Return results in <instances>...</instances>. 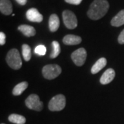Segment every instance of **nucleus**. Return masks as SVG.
<instances>
[{
	"instance_id": "25",
	"label": "nucleus",
	"mask_w": 124,
	"mask_h": 124,
	"mask_svg": "<svg viewBox=\"0 0 124 124\" xmlns=\"http://www.w3.org/2000/svg\"></svg>"
},
{
	"instance_id": "22",
	"label": "nucleus",
	"mask_w": 124,
	"mask_h": 124,
	"mask_svg": "<svg viewBox=\"0 0 124 124\" xmlns=\"http://www.w3.org/2000/svg\"><path fill=\"white\" fill-rule=\"evenodd\" d=\"M6 43V35L4 32H0V45L3 46Z\"/></svg>"
},
{
	"instance_id": "20",
	"label": "nucleus",
	"mask_w": 124,
	"mask_h": 124,
	"mask_svg": "<svg viewBox=\"0 0 124 124\" xmlns=\"http://www.w3.org/2000/svg\"><path fill=\"white\" fill-rule=\"evenodd\" d=\"M46 53V48L44 45H39L35 48V53L39 56H44Z\"/></svg>"
},
{
	"instance_id": "2",
	"label": "nucleus",
	"mask_w": 124,
	"mask_h": 124,
	"mask_svg": "<svg viewBox=\"0 0 124 124\" xmlns=\"http://www.w3.org/2000/svg\"><path fill=\"white\" fill-rule=\"evenodd\" d=\"M6 59L8 65L14 70H19L22 66V59L17 49L13 48L9 50Z\"/></svg>"
},
{
	"instance_id": "18",
	"label": "nucleus",
	"mask_w": 124,
	"mask_h": 124,
	"mask_svg": "<svg viewBox=\"0 0 124 124\" xmlns=\"http://www.w3.org/2000/svg\"><path fill=\"white\" fill-rule=\"evenodd\" d=\"M52 46H53V50L51 53L50 54V57L51 59H54L59 56V54L61 53V47L60 45L58 43L57 41H54L52 43Z\"/></svg>"
},
{
	"instance_id": "4",
	"label": "nucleus",
	"mask_w": 124,
	"mask_h": 124,
	"mask_svg": "<svg viewBox=\"0 0 124 124\" xmlns=\"http://www.w3.org/2000/svg\"><path fill=\"white\" fill-rule=\"evenodd\" d=\"M66 97L63 94H57L53 97L48 103V108L50 111H61L66 106Z\"/></svg>"
},
{
	"instance_id": "1",
	"label": "nucleus",
	"mask_w": 124,
	"mask_h": 124,
	"mask_svg": "<svg viewBox=\"0 0 124 124\" xmlns=\"http://www.w3.org/2000/svg\"><path fill=\"white\" fill-rule=\"evenodd\" d=\"M109 9V3L107 0H94L91 4L87 15L93 20H98L102 18Z\"/></svg>"
},
{
	"instance_id": "24",
	"label": "nucleus",
	"mask_w": 124,
	"mask_h": 124,
	"mask_svg": "<svg viewBox=\"0 0 124 124\" xmlns=\"http://www.w3.org/2000/svg\"><path fill=\"white\" fill-rule=\"evenodd\" d=\"M16 1L21 6H24L27 3V0H16Z\"/></svg>"
},
{
	"instance_id": "5",
	"label": "nucleus",
	"mask_w": 124,
	"mask_h": 124,
	"mask_svg": "<svg viewBox=\"0 0 124 124\" xmlns=\"http://www.w3.org/2000/svg\"><path fill=\"white\" fill-rule=\"evenodd\" d=\"M25 103L29 109L36 111H41L43 109L44 104L40 101L39 97L35 94L29 95L25 101Z\"/></svg>"
},
{
	"instance_id": "13",
	"label": "nucleus",
	"mask_w": 124,
	"mask_h": 124,
	"mask_svg": "<svg viewBox=\"0 0 124 124\" xmlns=\"http://www.w3.org/2000/svg\"><path fill=\"white\" fill-rule=\"evenodd\" d=\"M124 24V10H121L111 20L112 26L119 27Z\"/></svg>"
},
{
	"instance_id": "12",
	"label": "nucleus",
	"mask_w": 124,
	"mask_h": 124,
	"mask_svg": "<svg viewBox=\"0 0 124 124\" xmlns=\"http://www.w3.org/2000/svg\"><path fill=\"white\" fill-rule=\"evenodd\" d=\"M63 42L66 45H77L81 42V38L74 35H67L63 37Z\"/></svg>"
},
{
	"instance_id": "3",
	"label": "nucleus",
	"mask_w": 124,
	"mask_h": 124,
	"mask_svg": "<svg viewBox=\"0 0 124 124\" xmlns=\"http://www.w3.org/2000/svg\"><path fill=\"white\" fill-rule=\"evenodd\" d=\"M62 73V68L57 64H48L43 68L42 74L44 78L51 80L57 78Z\"/></svg>"
},
{
	"instance_id": "23",
	"label": "nucleus",
	"mask_w": 124,
	"mask_h": 124,
	"mask_svg": "<svg viewBox=\"0 0 124 124\" xmlns=\"http://www.w3.org/2000/svg\"><path fill=\"white\" fill-rule=\"evenodd\" d=\"M118 41L120 44H124V30L121 31L118 37Z\"/></svg>"
},
{
	"instance_id": "15",
	"label": "nucleus",
	"mask_w": 124,
	"mask_h": 124,
	"mask_svg": "<svg viewBox=\"0 0 124 124\" xmlns=\"http://www.w3.org/2000/svg\"><path fill=\"white\" fill-rule=\"evenodd\" d=\"M18 30L21 31L24 35L28 37H32L36 34V31L34 27L28 25H21L18 27Z\"/></svg>"
},
{
	"instance_id": "7",
	"label": "nucleus",
	"mask_w": 124,
	"mask_h": 124,
	"mask_svg": "<svg viewBox=\"0 0 124 124\" xmlns=\"http://www.w3.org/2000/svg\"><path fill=\"white\" fill-rule=\"evenodd\" d=\"M87 57L86 50L84 48L76 50L71 54V58L77 66H81L84 64Z\"/></svg>"
},
{
	"instance_id": "21",
	"label": "nucleus",
	"mask_w": 124,
	"mask_h": 124,
	"mask_svg": "<svg viewBox=\"0 0 124 124\" xmlns=\"http://www.w3.org/2000/svg\"><path fill=\"white\" fill-rule=\"evenodd\" d=\"M65 1L70 4L79 5L81 3L82 0H65Z\"/></svg>"
},
{
	"instance_id": "8",
	"label": "nucleus",
	"mask_w": 124,
	"mask_h": 124,
	"mask_svg": "<svg viewBox=\"0 0 124 124\" xmlns=\"http://www.w3.org/2000/svg\"><path fill=\"white\" fill-rule=\"evenodd\" d=\"M26 18L32 22L40 23L43 21V15L35 8H32L26 12Z\"/></svg>"
},
{
	"instance_id": "9",
	"label": "nucleus",
	"mask_w": 124,
	"mask_h": 124,
	"mask_svg": "<svg viewBox=\"0 0 124 124\" xmlns=\"http://www.w3.org/2000/svg\"><path fill=\"white\" fill-rule=\"evenodd\" d=\"M115 77V71L112 68H108L105 71V72L102 75L100 79V83L101 84L106 85L110 84Z\"/></svg>"
},
{
	"instance_id": "6",
	"label": "nucleus",
	"mask_w": 124,
	"mask_h": 124,
	"mask_svg": "<svg viewBox=\"0 0 124 124\" xmlns=\"http://www.w3.org/2000/svg\"><path fill=\"white\" fill-rule=\"evenodd\" d=\"M65 26L68 29H74L77 26V19L75 14L70 10H66L62 13Z\"/></svg>"
},
{
	"instance_id": "14",
	"label": "nucleus",
	"mask_w": 124,
	"mask_h": 124,
	"mask_svg": "<svg viewBox=\"0 0 124 124\" xmlns=\"http://www.w3.org/2000/svg\"><path fill=\"white\" fill-rule=\"evenodd\" d=\"M107 60L106 58L101 57L98 59L91 68L92 74H97L106 66Z\"/></svg>"
},
{
	"instance_id": "19",
	"label": "nucleus",
	"mask_w": 124,
	"mask_h": 124,
	"mask_svg": "<svg viewBox=\"0 0 124 124\" xmlns=\"http://www.w3.org/2000/svg\"><path fill=\"white\" fill-rule=\"evenodd\" d=\"M22 55L26 62H28L31 58V48L28 44L22 45Z\"/></svg>"
},
{
	"instance_id": "11",
	"label": "nucleus",
	"mask_w": 124,
	"mask_h": 124,
	"mask_svg": "<svg viewBox=\"0 0 124 124\" xmlns=\"http://www.w3.org/2000/svg\"><path fill=\"white\" fill-rule=\"evenodd\" d=\"M49 29L51 32H56L57 31L58 28H59L60 25V22L59 19L56 14H53L50 15L49 18Z\"/></svg>"
},
{
	"instance_id": "16",
	"label": "nucleus",
	"mask_w": 124,
	"mask_h": 124,
	"mask_svg": "<svg viewBox=\"0 0 124 124\" xmlns=\"http://www.w3.org/2000/svg\"><path fill=\"white\" fill-rule=\"evenodd\" d=\"M28 84L26 81H23L19 84H18L17 85H15L14 87L13 90V94L15 96H19L21 95L23 93V92L28 88Z\"/></svg>"
},
{
	"instance_id": "17",
	"label": "nucleus",
	"mask_w": 124,
	"mask_h": 124,
	"mask_svg": "<svg viewBox=\"0 0 124 124\" xmlns=\"http://www.w3.org/2000/svg\"><path fill=\"white\" fill-rule=\"evenodd\" d=\"M8 120L15 124H24L26 121V118L22 115H19L17 114H12L8 116Z\"/></svg>"
},
{
	"instance_id": "10",
	"label": "nucleus",
	"mask_w": 124,
	"mask_h": 124,
	"mask_svg": "<svg viewBox=\"0 0 124 124\" xmlns=\"http://www.w3.org/2000/svg\"><path fill=\"white\" fill-rule=\"evenodd\" d=\"M0 11L6 15L12 13L13 5L10 0H0Z\"/></svg>"
}]
</instances>
